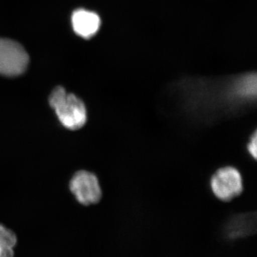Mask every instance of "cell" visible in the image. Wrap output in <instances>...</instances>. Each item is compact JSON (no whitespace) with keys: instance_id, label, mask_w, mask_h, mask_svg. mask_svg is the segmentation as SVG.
I'll return each instance as SVG.
<instances>
[{"instance_id":"cell-7","label":"cell","mask_w":257,"mask_h":257,"mask_svg":"<svg viewBox=\"0 0 257 257\" xmlns=\"http://www.w3.org/2000/svg\"><path fill=\"white\" fill-rule=\"evenodd\" d=\"M16 243L17 237L15 233L0 224V257L14 256Z\"/></svg>"},{"instance_id":"cell-1","label":"cell","mask_w":257,"mask_h":257,"mask_svg":"<svg viewBox=\"0 0 257 257\" xmlns=\"http://www.w3.org/2000/svg\"><path fill=\"white\" fill-rule=\"evenodd\" d=\"M49 103L64 127L77 130L87 122L85 104L75 94L67 92L64 88L56 87L51 93Z\"/></svg>"},{"instance_id":"cell-2","label":"cell","mask_w":257,"mask_h":257,"mask_svg":"<svg viewBox=\"0 0 257 257\" xmlns=\"http://www.w3.org/2000/svg\"><path fill=\"white\" fill-rule=\"evenodd\" d=\"M29 64L26 50L18 42L0 38V74L17 77L25 72Z\"/></svg>"},{"instance_id":"cell-4","label":"cell","mask_w":257,"mask_h":257,"mask_svg":"<svg viewBox=\"0 0 257 257\" xmlns=\"http://www.w3.org/2000/svg\"><path fill=\"white\" fill-rule=\"evenodd\" d=\"M71 192L83 205L96 204L101 200L102 192L97 177L88 171H79L71 179Z\"/></svg>"},{"instance_id":"cell-8","label":"cell","mask_w":257,"mask_h":257,"mask_svg":"<svg viewBox=\"0 0 257 257\" xmlns=\"http://www.w3.org/2000/svg\"><path fill=\"white\" fill-rule=\"evenodd\" d=\"M247 151L248 154L253 157L254 160H256L257 157V135L256 132L255 131L253 135L250 138L248 141L247 147Z\"/></svg>"},{"instance_id":"cell-3","label":"cell","mask_w":257,"mask_h":257,"mask_svg":"<svg viewBox=\"0 0 257 257\" xmlns=\"http://www.w3.org/2000/svg\"><path fill=\"white\" fill-rule=\"evenodd\" d=\"M210 187L211 192L218 199L229 202L242 192V177L235 167H221L211 177Z\"/></svg>"},{"instance_id":"cell-6","label":"cell","mask_w":257,"mask_h":257,"mask_svg":"<svg viewBox=\"0 0 257 257\" xmlns=\"http://www.w3.org/2000/svg\"><path fill=\"white\" fill-rule=\"evenodd\" d=\"M252 219L251 216H236L234 218L225 229L224 234L229 239H236L250 235L252 233Z\"/></svg>"},{"instance_id":"cell-5","label":"cell","mask_w":257,"mask_h":257,"mask_svg":"<svg viewBox=\"0 0 257 257\" xmlns=\"http://www.w3.org/2000/svg\"><path fill=\"white\" fill-rule=\"evenodd\" d=\"M74 31L84 39H90L99 31L101 20L94 12L84 9L75 10L72 15Z\"/></svg>"}]
</instances>
